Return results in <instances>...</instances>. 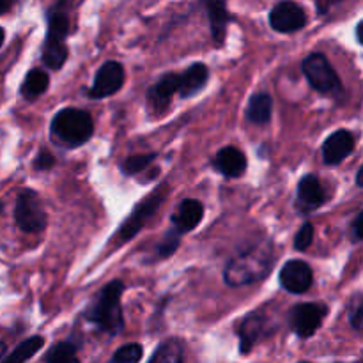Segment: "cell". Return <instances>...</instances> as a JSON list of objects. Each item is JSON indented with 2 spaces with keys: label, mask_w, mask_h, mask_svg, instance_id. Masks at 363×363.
<instances>
[{
  "label": "cell",
  "mask_w": 363,
  "mask_h": 363,
  "mask_svg": "<svg viewBox=\"0 0 363 363\" xmlns=\"http://www.w3.org/2000/svg\"><path fill=\"white\" fill-rule=\"evenodd\" d=\"M123 293L124 284L121 280H113L101 291L94 307L87 314L89 321L98 326L101 332L108 333V335H117L124 328L123 308H121Z\"/></svg>",
  "instance_id": "cell-2"
},
{
  "label": "cell",
  "mask_w": 363,
  "mask_h": 363,
  "mask_svg": "<svg viewBox=\"0 0 363 363\" xmlns=\"http://www.w3.org/2000/svg\"><path fill=\"white\" fill-rule=\"evenodd\" d=\"M53 163H55V158H53V156L50 155V152L41 151V152H39V155H38V158H35L34 167H35V169H38V170H48V169H52Z\"/></svg>",
  "instance_id": "cell-29"
},
{
  "label": "cell",
  "mask_w": 363,
  "mask_h": 363,
  "mask_svg": "<svg viewBox=\"0 0 363 363\" xmlns=\"http://www.w3.org/2000/svg\"><path fill=\"white\" fill-rule=\"evenodd\" d=\"M305 78L308 80L312 89L323 94H330V92L340 91V80L339 74L332 67L330 60L326 59L323 53H312L301 64Z\"/></svg>",
  "instance_id": "cell-4"
},
{
  "label": "cell",
  "mask_w": 363,
  "mask_h": 363,
  "mask_svg": "<svg viewBox=\"0 0 363 363\" xmlns=\"http://www.w3.org/2000/svg\"><path fill=\"white\" fill-rule=\"evenodd\" d=\"M45 346V339L43 337H30V339L23 340L13 353L7 357V362H25L28 358L34 357L41 347Z\"/></svg>",
  "instance_id": "cell-23"
},
{
  "label": "cell",
  "mask_w": 363,
  "mask_h": 363,
  "mask_svg": "<svg viewBox=\"0 0 363 363\" xmlns=\"http://www.w3.org/2000/svg\"><path fill=\"white\" fill-rule=\"evenodd\" d=\"M353 233H354V236L358 238V240H363V211L360 213V215H358L357 222H354Z\"/></svg>",
  "instance_id": "cell-31"
},
{
  "label": "cell",
  "mask_w": 363,
  "mask_h": 363,
  "mask_svg": "<svg viewBox=\"0 0 363 363\" xmlns=\"http://www.w3.org/2000/svg\"><path fill=\"white\" fill-rule=\"evenodd\" d=\"M92 131H94V124H92L91 116L84 110L64 108L52 121L53 140L67 147H78L85 144L92 137Z\"/></svg>",
  "instance_id": "cell-3"
},
{
  "label": "cell",
  "mask_w": 363,
  "mask_h": 363,
  "mask_svg": "<svg viewBox=\"0 0 363 363\" xmlns=\"http://www.w3.org/2000/svg\"><path fill=\"white\" fill-rule=\"evenodd\" d=\"M156 156L155 155H135V156H130V158L124 162L123 165V170L126 174H138L140 170H144L145 167L151 165V162L155 160Z\"/></svg>",
  "instance_id": "cell-27"
},
{
  "label": "cell",
  "mask_w": 363,
  "mask_h": 363,
  "mask_svg": "<svg viewBox=\"0 0 363 363\" xmlns=\"http://www.w3.org/2000/svg\"><path fill=\"white\" fill-rule=\"evenodd\" d=\"M273 112V99L268 92H259V94L252 96L248 101L247 117L252 124H266L272 119Z\"/></svg>",
  "instance_id": "cell-19"
},
{
  "label": "cell",
  "mask_w": 363,
  "mask_h": 363,
  "mask_svg": "<svg viewBox=\"0 0 363 363\" xmlns=\"http://www.w3.org/2000/svg\"><path fill=\"white\" fill-rule=\"evenodd\" d=\"M179 91V77L174 73L165 74L160 78L147 92V99L155 108H165L170 103L172 96Z\"/></svg>",
  "instance_id": "cell-14"
},
{
  "label": "cell",
  "mask_w": 363,
  "mask_h": 363,
  "mask_svg": "<svg viewBox=\"0 0 363 363\" xmlns=\"http://www.w3.org/2000/svg\"><path fill=\"white\" fill-rule=\"evenodd\" d=\"M66 59H67L66 39L46 35L45 46H43V62H45V66L52 67V69H60L62 64L66 62Z\"/></svg>",
  "instance_id": "cell-20"
},
{
  "label": "cell",
  "mask_w": 363,
  "mask_h": 363,
  "mask_svg": "<svg viewBox=\"0 0 363 363\" xmlns=\"http://www.w3.org/2000/svg\"><path fill=\"white\" fill-rule=\"evenodd\" d=\"M2 208H4V206H2V202H0V211H2Z\"/></svg>",
  "instance_id": "cell-37"
},
{
  "label": "cell",
  "mask_w": 363,
  "mask_h": 363,
  "mask_svg": "<svg viewBox=\"0 0 363 363\" xmlns=\"http://www.w3.org/2000/svg\"><path fill=\"white\" fill-rule=\"evenodd\" d=\"M215 167L225 177H240L247 170V156L241 149L229 145V147L220 149L215 158Z\"/></svg>",
  "instance_id": "cell-13"
},
{
  "label": "cell",
  "mask_w": 363,
  "mask_h": 363,
  "mask_svg": "<svg viewBox=\"0 0 363 363\" xmlns=\"http://www.w3.org/2000/svg\"><path fill=\"white\" fill-rule=\"evenodd\" d=\"M357 38H358V41L363 45V20L358 23V27H357Z\"/></svg>",
  "instance_id": "cell-33"
},
{
  "label": "cell",
  "mask_w": 363,
  "mask_h": 363,
  "mask_svg": "<svg viewBox=\"0 0 363 363\" xmlns=\"http://www.w3.org/2000/svg\"><path fill=\"white\" fill-rule=\"evenodd\" d=\"M4 38H6V34H4V28H0V46L4 45Z\"/></svg>",
  "instance_id": "cell-36"
},
{
  "label": "cell",
  "mask_w": 363,
  "mask_h": 363,
  "mask_svg": "<svg viewBox=\"0 0 363 363\" xmlns=\"http://www.w3.org/2000/svg\"><path fill=\"white\" fill-rule=\"evenodd\" d=\"M351 326H353L354 330L363 332V301L354 308L353 314H351Z\"/></svg>",
  "instance_id": "cell-30"
},
{
  "label": "cell",
  "mask_w": 363,
  "mask_h": 363,
  "mask_svg": "<svg viewBox=\"0 0 363 363\" xmlns=\"http://www.w3.org/2000/svg\"><path fill=\"white\" fill-rule=\"evenodd\" d=\"M312 277H314V273L307 262L287 261L280 272V284L287 293L301 294L311 289Z\"/></svg>",
  "instance_id": "cell-10"
},
{
  "label": "cell",
  "mask_w": 363,
  "mask_h": 363,
  "mask_svg": "<svg viewBox=\"0 0 363 363\" xmlns=\"http://www.w3.org/2000/svg\"><path fill=\"white\" fill-rule=\"evenodd\" d=\"M269 23L277 32H296L305 27L307 23V14H305L303 7L300 4L293 2V0H284V2L277 4L269 14Z\"/></svg>",
  "instance_id": "cell-8"
},
{
  "label": "cell",
  "mask_w": 363,
  "mask_h": 363,
  "mask_svg": "<svg viewBox=\"0 0 363 363\" xmlns=\"http://www.w3.org/2000/svg\"><path fill=\"white\" fill-rule=\"evenodd\" d=\"M328 314L326 305L319 303H300L293 307L289 314L291 330L301 339H308L314 335L323 325V319Z\"/></svg>",
  "instance_id": "cell-6"
},
{
  "label": "cell",
  "mask_w": 363,
  "mask_h": 363,
  "mask_svg": "<svg viewBox=\"0 0 363 363\" xmlns=\"http://www.w3.org/2000/svg\"><path fill=\"white\" fill-rule=\"evenodd\" d=\"M48 74L41 69H32L30 73L25 77L23 84H21V94L25 99H35L48 89Z\"/></svg>",
  "instance_id": "cell-21"
},
{
  "label": "cell",
  "mask_w": 363,
  "mask_h": 363,
  "mask_svg": "<svg viewBox=\"0 0 363 363\" xmlns=\"http://www.w3.org/2000/svg\"><path fill=\"white\" fill-rule=\"evenodd\" d=\"M14 218L23 233H39L46 225V213L34 190H23L16 199Z\"/></svg>",
  "instance_id": "cell-5"
},
{
  "label": "cell",
  "mask_w": 363,
  "mask_h": 363,
  "mask_svg": "<svg viewBox=\"0 0 363 363\" xmlns=\"http://www.w3.org/2000/svg\"><path fill=\"white\" fill-rule=\"evenodd\" d=\"M208 78L209 71L206 64H191V66L179 77V94L183 96V98H190V96L197 94V92L208 84Z\"/></svg>",
  "instance_id": "cell-17"
},
{
  "label": "cell",
  "mask_w": 363,
  "mask_h": 363,
  "mask_svg": "<svg viewBox=\"0 0 363 363\" xmlns=\"http://www.w3.org/2000/svg\"><path fill=\"white\" fill-rule=\"evenodd\" d=\"M204 218V206L195 199H186L179 204L177 211L172 215V223L181 233H190Z\"/></svg>",
  "instance_id": "cell-12"
},
{
  "label": "cell",
  "mask_w": 363,
  "mask_h": 363,
  "mask_svg": "<svg viewBox=\"0 0 363 363\" xmlns=\"http://www.w3.org/2000/svg\"><path fill=\"white\" fill-rule=\"evenodd\" d=\"M16 4V0H0V14L7 13Z\"/></svg>",
  "instance_id": "cell-32"
},
{
  "label": "cell",
  "mask_w": 363,
  "mask_h": 363,
  "mask_svg": "<svg viewBox=\"0 0 363 363\" xmlns=\"http://www.w3.org/2000/svg\"><path fill=\"white\" fill-rule=\"evenodd\" d=\"M124 84V69L119 62L116 60H108L99 67L98 74H96L94 85L89 91V96L94 99L108 98V96L116 94Z\"/></svg>",
  "instance_id": "cell-9"
},
{
  "label": "cell",
  "mask_w": 363,
  "mask_h": 363,
  "mask_svg": "<svg viewBox=\"0 0 363 363\" xmlns=\"http://www.w3.org/2000/svg\"><path fill=\"white\" fill-rule=\"evenodd\" d=\"M357 183H358V186H363V165H362V169L358 170V176H357Z\"/></svg>",
  "instance_id": "cell-34"
},
{
  "label": "cell",
  "mask_w": 363,
  "mask_h": 363,
  "mask_svg": "<svg viewBox=\"0 0 363 363\" xmlns=\"http://www.w3.org/2000/svg\"><path fill=\"white\" fill-rule=\"evenodd\" d=\"M298 202L305 211L318 209L325 202V190L315 176H305L298 184Z\"/></svg>",
  "instance_id": "cell-15"
},
{
  "label": "cell",
  "mask_w": 363,
  "mask_h": 363,
  "mask_svg": "<svg viewBox=\"0 0 363 363\" xmlns=\"http://www.w3.org/2000/svg\"><path fill=\"white\" fill-rule=\"evenodd\" d=\"M273 250L269 245L248 248L236 257L230 259L225 266L223 279L230 287H243L259 282L269 275L273 268Z\"/></svg>",
  "instance_id": "cell-1"
},
{
  "label": "cell",
  "mask_w": 363,
  "mask_h": 363,
  "mask_svg": "<svg viewBox=\"0 0 363 363\" xmlns=\"http://www.w3.org/2000/svg\"><path fill=\"white\" fill-rule=\"evenodd\" d=\"M142 354H144V351H142L140 344H128V346L117 350L112 360L116 363H135L140 360Z\"/></svg>",
  "instance_id": "cell-26"
},
{
  "label": "cell",
  "mask_w": 363,
  "mask_h": 363,
  "mask_svg": "<svg viewBox=\"0 0 363 363\" xmlns=\"http://www.w3.org/2000/svg\"><path fill=\"white\" fill-rule=\"evenodd\" d=\"M183 346L177 340H167L160 344L156 353L151 357L152 363H179L183 362Z\"/></svg>",
  "instance_id": "cell-22"
},
{
  "label": "cell",
  "mask_w": 363,
  "mask_h": 363,
  "mask_svg": "<svg viewBox=\"0 0 363 363\" xmlns=\"http://www.w3.org/2000/svg\"><path fill=\"white\" fill-rule=\"evenodd\" d=\"M354 138L347 130H339L330 135L323 144V160L326 165H339L353 152Z\"/></svg>",
  "instance_id": "cell-11"
},
{
  "label": "cell",
  "mask_w": 363,
  "mask_h": 363,
  "mask_svg": "<svg viewBox=\"0 0 363 363\" xmlns=\"http://www.w3.org/2000/svg\"><path fill=\"white\" fill-rule=\"evenodd\" d=\"M206 9H208L213 38L220 45L223 41V38H225L227 23H229L227 0H206Z\"/></svg>",
  "instance_id": "cell-18"
},
{
  "label": "cell",
  "mask_w": 363,
  "mask_h": 363,
  "mask_svg": "<svg viewBox=\"0 0 363 363\" xmlns=\"http://www.w3.org/2000/svg\"><path fill=\"white\" fill-rule=\"evenodd\" d=\"M163 199H165V186L156 190L151 197H147L144 202H140V204L135 208V211L130 215V218H128L126 222L123 223V227H121L119 230L121 240L130 241L131 238L137 236L138 230L145 225V222H147V220L155 215L156 209L160 208Z\"/></svg>",
  "instance_id": "cell-7"
},
{
  "label": "cell",
  "mask_w": 363,
  "mask_h": 363,
  "mask_svg": "<svg viewBox=\"0 0 363 363\" xmlns=\"http://www.w3.org/2000/svg\"><path fill=\"white\" fill-rule=\"evenodd\" d=\"M181 234L183 233H181L179 229H176V227H172V229L165 234V238H163V241L158 247L160 257H170V255L177 250L181 241Z\"/></svg>",
  "instance_id": "cell-25"
},
{
  "label": "cell",
  "mask_w": 363,
  "mask_h": 363,
  "mask_svg": "<svg viewBox=\"0 0 363 363\" xmlns=\"http://www.w3.org/2000/svg\"><path fill=\"white\" fill-rule=\"evenodd\" d=\"M266 321L268 319L261 312H255V314H250L243 319V323L240 325V347L245 354L261 339L266 330Z\"/></svg>",
  "instance_id": "cell-16"
},
{
  "label": "cell",
  "mask_w": 363,
  "mask_h": 363,
  "mask_svg": "<svg viewBox=\"0 0 363 363\" xmlns=\"http://www.w3.org/2000/svg\"><path fill=\"white\" fill-rule=\"evenodd\" d=\"M45 362L48 363H69V362H78L77 358V350H74L73 344L69 342H60L57 346H53L52 350L46 353Z\"/></svg>",
  "instance_id": "cell-24"
},
{
  "label": "cell",
  "mask_w": 363,
  "mask_h": 363,
  "mask_svg": "<svg viewBox=\"0 0 363 363\" xmlns=\"http://www.w3.org/2000/svg\"><path fill=\"white\" fill-rule=\"evenodd\" d=\"M4 354H6V344L0 342V360L4 358Z\"/></svg>",
  "instance_id": "cell-35"
},
{
  "label": "cell",
  "mask_w": 363,
  "mask_h": 363,
  "mask_svg": "<svg viewBox=\"0 0 363 363\" xmlns=\"http://www.w3.org/2000/svg\"><path fill=\"white\" fill-rule=\"evenodd\" d=\"M312 241H314V225L307 222V223H303V225H301V229L296 233V238H294V248L300 252H303L311 247Z\"/></svg>",
  "instance_id": "cell-28"
}]
</instances>
